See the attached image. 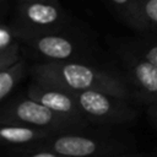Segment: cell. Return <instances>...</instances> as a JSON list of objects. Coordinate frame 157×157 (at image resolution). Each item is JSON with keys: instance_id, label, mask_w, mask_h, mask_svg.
<instances>
[{"instance_id": "6da1fadb", "label": "cell", "mask_w": 157, "mask_h": 157, "mask_svg": "<svg viewBox=\"0 0 157 157\" xmlns=\"http://www.w3.org/2000/svg\"><path fill=\"white\" fill-rule=\"evenodd\" d=\"M28 74L37 82L67 91L96 90L132 101L130 87L123 72L119 66L110 63H32L28 66Z\"/></svg>"}, {"instance_id": "7a4b0ae2", "label": "cell", "mask_w": 157, "mask_h": 157, "mask_svg": "<svg viewBox=\"0 0 157 157\" xmlns=\"http://www.w3.org/2000/svg\"><path fill=\"white\" fill-rule=\"evenodd\" d=\"M22 54L32 63L87 61L107 63L96 42L81 29L70 27L64 31L20 39ZM109 63V61H108Z\"/></svg>"}, {"instance_id": "3957f363", "label": "cell", "mask_w": 157, "mask_h": 157, "mask_svg": "<svg viewBox=\"0 0 157 157\" xmlns=\"http://www.w3.org/2000/svg\"><path fill=\"white\" fill-rule=\"evenodd\" d=\"M60 157L136 156V144L130 135L114 134L108 128L92 126L81 131L55 134L43 141Z\"/></svg>"}, {"instance_id": "277c9868", "label": "cell", "mask_w": 157, "mask_h": 157, "mask_svg": "<svg viewBox=\"0 0 157 157\" xmlns=\"http://www.w3.org/2000/svg\"><path fill=\"white\" fill-rule=\"evenodd\" d=\"M0 124H25L54 132L81 131L94 126L88 121L60 114L32 99L26 93L9 98L2 103Z\"/></svg>"}, {"instance_id": "5b68a950", "label": "cell", "mask_w": 157, "mask_h": 157, "mask_svg": "<svg viewBox=\"0 0 157 157\" xmlns=\"http://www.w3.org/2000/svg\"><path fill=\"white\" fill-rule=\"evenodd\" d=\"M9 25L13 34L22 39L74 27V18L61 6L60 1L31 0L16 2Z\"/></svg>"}, {"instance_id": "8992f818", "label": "cell", "mask_w": 157, "mask_h": 157, "mask_svg": "<svg viewBox=\"0 0 157 157\" xmlns=\"http://www.w3.org/2000/svg\"><path fill=\"white\" fill-rule=\"evenodd\" d=\"M112 50L130 87L132 101L145 105L157 102V65L135 52L123 39L112 40Z\"/></svg>"}, {"instance_id": "52a82bcc", "label": "cell", "mask_w": 157, "mask_h": 157, "mask_svg": "<svg viewBox=\"0 0 157 157\" xmlns=\"http://www.w3.org/2000/svg\"><path fill=\"white\" fill-rule=\"evenodd\" d=\"M71 92L78 101L85 118L94 126H119L132 123L139 117L130 99L96 90Z\"/></svg>"}, {"instance_id": "ba28073f", "label": "cell", "mask_w": 157, "mask_h": 157, "mask_svg": "<svg viewBox=\"0 0 157 157\" xmlns=\"http://www.w3.org/2000/svg\"><path fill=\"white\" fill-rule=\"evenodd\" d=\"M26 94L60 114L88 121L83 115L78 101L71 91L52 85L40 83L33 80L32 83L27 87Z\"/></svg>"}, {"instance_id": "9c48e42d", "label": "cell", "mask_w": 157, "mask_h": 157, "mask_svg": "<svg viewBox=\"0 0 157 157\" xmlns=\"http://www.w3.org/2000/svg\"><path fill=\"white\" fill-rule=\"evenodd\" d=\"M55 134L59 132L25 124H0V141L5 147L31 145L43 141Z\"/></svg>"}, {"instance_id": "30bf717a", "label": "cell", "mask_w": 157, "mask_h": 157, "mask_svg": "<svg viewBox=\"0 0 157 157\" xmlns=\"http://www.w3.org/2000/svg\"><path fill=\"white\" fill-rule=\"evenodd\" d=\"M23 58L22 43L13 34L10 25L0 26V70L9 67Z\"/></svg>"}, {"instance_id": "8fae6325", "label": "cell", "mask_w": 157, "mask_h": 157, "mask_svg": "<svg viewBox=\"0 0 157 157\" xmlns=\"http://www.w3.org/2000/svg\"><path fill=\"white\" fill-rule=\"evenodd\" d=\"M112 11L119 17L124 23L131 27L137 34L145 32V22L140 11L137 0H104Z\"/></svg>"}, {"instance_id": "7c38bea8", "label": "cell", "mask_w": 157, "mask_h": 157, "mask_svg": "<svg viewBox=\"0 0 157 157\" xmlns=\"http://www.w3.org/2000/svg\"><path fill=\"white\" fill-rule=\"evenodd\" d=\"M28 60L22 58L16 64L0 70V101L4 103L28 72Z\"/></svg>"}, {"instance_id": "4fadbf2b", "label": "cell", "mask_w": 157, "mask_h": 157, "mask_svg": "<svg viewBox=\"0 0 157 157\" xmlns=\"http://www.w3.org/2000/svg\"><path fill=\"white\" fill-rule=\"evenodd\" d=\"M123 40L135 52H137L139 54L145 56L147 60L157 65V39L156 38L139 34L135 38H128Z\"/></svg>"}, {"instance_id": "5bb4252c", "label": "cell", "mask_w": 157, "mask_h": 157, "mask_svg": "<svg viewBox=\"0 0 157 157\" xmlns=\"http://www.w3.org/2000/svg\"><path fill=\"white\" fill-rule=\"evenodd\" d=\"M145 22L142 36L157 39V0H137Z\"/></svg>"}, {"instance_id": "9a60e30c", "label": "cell", "mask_w": 157, "mask_h": 157, "mask_svg": "<svg viewBox=\"0 0 157 157\" xmlns=\"http://www.w3.org/2000/svg\"><path fill=\"white\" fill-rule=\"evenodd\" d=\"M146 113L151 124L157 129V102L146 105Z\"/></svg>"}, {"instance_id": "2e32d148", "label": "cell", "mask_w": 157, "mask_h": 157, "mask_svg": "<svg viewBox=\"0 0 157 157\" xmlns=\"http://www.w3.org/2000/svg\"><path fill=\"white\" fill-rule=\"evenodd\" d=\"M23 1H31V0H16V2H23ZM52 1H56V2H59V0H52Z\"/></svg>"}, {"instance_id": "e0dca14e", "label": "cell", "mask_w": 157, "mask_h": 157, "mask_svg": "<svg viewBox=\"0 0 157 157\" xmlns=\"http://www.w3.org/2000/svg\"><path fill=\"white\" fill-rule=\"evenodd\" d=\"M5 2H6V0H1V5H2V6L5 5Z\"/></svg>"}]
</instances>
